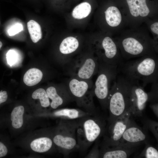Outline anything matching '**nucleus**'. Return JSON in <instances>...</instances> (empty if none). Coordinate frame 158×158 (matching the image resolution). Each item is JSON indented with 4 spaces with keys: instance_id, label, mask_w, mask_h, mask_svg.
I'll list each match as a JSON object with an SVG mask.
<instances>
[{
    "instance_id": "nucleus-1",
    "label": "nucleus",
    "mask_w": 158,
    "mask_h": 158,
    "mask_svg": "<svg viewBox=\"0 0 158 158\" xmlns=\"http://www.w3.org/2000/svg\"><path fill=\"white\" fill-rule=\"evenodd\" d=\"M119 71L133 83H139L141 81L142 86L144 87L148 83L158 81V59L155 57L147 56L122 62L118 66V72Z\"/></svg>"
},
{
    "instance_id": "nucleus-2",
    "label": "nucleus",
    "mask_w": 158,
    "mask_h": 158,
    "mask_svg": "<svg viewBox=\"0 0 158 158\" xmlns=\"http://www.w3.org/2000/svg\"><path fill=\"white\" fill-rule=\"evenodd\" d=\"M133 83L123 75H117L113 81L109 97L108 124L130 112L131 91Z\"/></svg>"
},
{
    "instance_id": "nucleus-3",
    "label": "nucleus",
    "mask_w": 158,
    "mask_h": 158,
    "mask_svg": "<svg viewBox=\"0 0 158 158\" xmlns=\"http://www.w3.org/2000/svg\"><path fill=\"white\" fill-rule=\"evenodd\" d=\"M80 119L76 123V132L78 146L84 150L105 133L106 119L96 112Z\"/></svg>"
},
{
    "instance_id": "nucleus-4",
    "label": "nucleus",
    "mask_w": 158,
    "mask_h": 158,
    "mask_svg": "<svg viewBox=\"0 0 158 158\" xmlns=\"http://www.w3.org/2000/svg\"><path fill=\"white\" fill-rule=\"evenodd\" d=\"M118 66L100 62L99 75L95 83L94 93L99 100L103 109H108L110 84L118 74Z\"/></svg>"
},
{
    "instance_id": "nucleus-5",
    "label": "nucleus",
    "mask_w": 158,
    "mask_h": 158,
    "mask_svg": "<svg viewBox=\"0 0 158 158\" xmlns=\"http://www.w3.org/2000/svg\"><path fill=\"white\" fill-rule=\"evenodd\" d=\"M76 122L63 120L59 133L53 139L54 143L62 153L67 154L78 146L76 128Z\"/></svg>"
},
{
    "instance_id": "nucleus-6",
    "label": "nucleus",
    "mask_w": 158,
    "mask_h": 158,
    "mask_svg": "<svg viewBox=\"0 0 158 158\" xmlns=\"http://www.w3.org/2000/svg\"><path fill=\"white\" fill-rule=\"evenodd\" d=\"M130 112H128L110 123L108 124L105 131L107 135L104 137L103 143L109 145L118 143L125 131L133 119Z\"/></svg>"
},
{
    "instance_id": "nucleus-7",
    "label": "nucleus",
    "mask_w": 158,
    "mask_h": 158,
    "mask_svg": "<svg viewBox=\"0 0 158 158\" xmlns=\"http://www.w3.org/2000/svg\"><path fill=\"white\" fill-rule=\"evenodd\" d=\"M143 145H109L102 142L99 151V157L103 158H128Z\"/></svg>"
},
{
    "instance_id": "nucleus-8",
    "label": "nucleus",
    "mask_w": 158,
    "mask_h": 158,
    "mask_svg": "<svg viewBox=\"0 0 158 158\" xmlns=\"http://www.w3.org/2000/svg\"><path fill=\"white\" fill-rule=\"evenodd\" d=\"M147 135L133 119L125 131L118 144L135 145L148 144Z\"/></svg>"
},
{
    "instance_id": "nucleus-9",
    "label": "nucleus",
    "mask_w": 158,
    "mask_h": 158,
    "mask_svg": "<svg viewBox=\"0 0 158 158\" xmlns=\"http://www.w3.org/2000/svg\"><path fill=\"white\" fill-rule=\"evenodd\" d=\"M139 83H133L132 87L130 111L132 116H142L148 101V95Z\"/></svg>"
},
{
    "instance_id": "nucleus-10",
    "label": "nucleus",
    "mask_w": 158,
    "mask_h": 158,
    "mask_svg": "<svg viewBox=\"0 0 158 158\" xmlns=\"http://www.w3.org/2000/svg\"><path fill=\"white\" fill-rule=\"evenodd\" d=\"M122 44L124 51L131 57L140 55L144 53V45L134 38L128 37L124 39Z\"/></svg>"
},
{
    "instance_id": "nucleus-11",
    "label": "nucleus",
    "mask_w": 158,
    "mask_h": 158,
    "mask_svg": "<svg viewBox=\"0 0 158 158\" xmlns=\"http://www.w3.org/2000/svg\"><path fill=\"white\" fill-rule=\"evenodd\" d=\"M88 85L84 81H79L74 78L72 79L69 83L70 91L75 97L78 99H82L84 97L87 92Z\"/></svg>"
},
{
    "instance_id": "nucleus-12",
    "label": "nucleus",
    "mask_w": 158,
    "mask_h": 158,
    "mask_svg": "<svg viewBox=\"0 0 158 158\" xmlns=\"http://www.w3.org/2000/svg\"><path fill=\"white\" fill-rule=\"evenodd\" d=\"M90 114L86 111H83L80 109L68 108L60 109L53 113L54 116L64 120L80 118Z\"/></svg>"
},
{
    "instance_id": "nucleus-13",
    "label": "nucleus",
    "mask_w": 158,
    "mask_h": 158,
    "mask_svg": "<svg viewBox=\"0 0 158 158\" xmlns=\"http://www.w3.org/2000/svg\"><path fill=\"white\" fill-rule=\"evenodd\" d=\"M97 62L95 59H87L79 70L78 76L83 79H90L97 71Z\"/></svg>"
},
{
    "instance_id": "nucleus-14",
    "label": "nucleus",
    "mask_w": 158,
    "mask_h": 158,
    "mask_svg": "<svg viewBox=\"0 0 158 158\" xmlns=\"http://www.w3.org/2000/svg\"><path fill=\"white\" fill-rule=\"evenodd\" d=\"M42 76L43 73L40 69L35 68H31L25 74L23 82L28 86H33L41 81Z\"/></svg>"
},
{
    "instance_id": "nucleus-15",
    "label": "nucleus",
    "mask_w": 158,
    "mask_h": 158,
    "mask_svg": "<svg viewBox=\"0 0 158 158\" xmlns=\"http://www.w3.org/2000/svg\"><path fill=\"white\" fill-rule=\"evenodd\" d=\"M52 141L49 138L44 137L36 139L31 143L30 147L35 152L42 153L47 152L51 148Z\"/></svg>"
},
{
    "instance_id": "nucleus-16",
    "label": "nucleus",
    "mask_w": 158,
    "mask_h": 158,
    "mask_svg": "<svg viewBox=\"0 0 158 158\" xmlns=\"http://www.w3.org/2000/svg\"><path fill=\"white\" fill-rule=\"evenodd\" d=\"M105 13L106 21L110 26L116 27L120 23L122 19L121 15L117 7L110 6L105 11Z\"/></svg>"
},
{
    "instance_id": "nucleus-17",
    "label": "nucleus",
    "mask_w": 158,
    "mask_h": 158,
    "mask_svg": "<svg viewBox=\"0 0 158 158\" xmlns=\"http://www.w3.org/2000/svg\"><path fill=\"white\" fill-rule=\"evenodd\" d=\"M79 46L77 40L72 37H69L64 39L61 43L59 50L61 53L68 54L75 51Z\"/></svg>"
},
{
    "instance_id": "nucleus-18",
    "label": "nucleus",
    "mask_w": 158,
    "mask_h": 158,
    "mask_svg": "<svg viewBox=\"0 0 158 158\" xmlns=\"http://www.w3.org/2000/svg\"><path fill=\"white\" fill-rule=\"evenodd\" d=\"M91 10V6L88 3L83 2L74 8L72 11V16L75 19H83L88 16Z\"/></svg>"
},
{
    "instance_id": "nucleus-19",
    "label": "nucleus",
    "mask_w": 158,
    "mask_h": 158,
    "mask_svg": "<svg viewBox=\"0 0 158 158\" xmlns=\"http://www.w3.org/2000/svg\"><path fill=\"white\" fill-rule=\"evenodd\" d=\"M27 27L31 39L35 43L42 38V32L40 25L36 21L30 20L27 23Z\"/></svg>"
},
{
    "instance_id": "nucleus-20",
    "label": "nucleus",
    "mask_w": 158,
    "mask_h": 158,
    "mask_svg": "<svg viewBox=\"0 0 158 158\" xmlns=\"http://www.w3.org/2000/svg\"><path fill=\"white\" fill-rule=\"evenodd\" d=\"M24 109L22 106L15 107L12 111L11 115L12 125L15 128H20L23 124V116Z\"/></svg>"
},
{
    "instance_id": "nucleus-21",
    "label": "nucleus",
    "mask_w": 158,
    "mask_h": 158,
    "mask_svg": "<svg viewBox=\"0 0 158 158\" xmlns=\"http://www.w3.org/2000/svg\"><path fill=\"white\" fill-rule=\"evenodd\" d=\"M46 91L49 98L52 100L50 105L52 108L56 109L59 106L63 105L64 101L63 99L58 95L54 87L51 86L49 87Z\"/></svg>"
},
{
    "instance_id": "nucleus-22",
    "label": "nucleus",
    "mask_w": 158,
    "mask_h": 158,
    "mask_svg": "<svg viewBox=\"0 0 158 158\" xmlns=\"http://www.w3.org/2000/svg\"><path fill=\"white\" fill-rule=\"evenodd\" d=\"M32 96L33 99H39L41 106L44 107H48L50 105L46 91L43 88H39L35 90Z\"/></svg>"
},
{
    "instance_id": "nucleus-23",
    "label": "nucleus",
    "mask_w": 158,
    "mask_h": 158,
    "mask_svg": "<svg viewBox=\"0 0 158 158\" xmlns=\"http://www.w3.org/2000/svg\"><path fill=\"white\" fill-rule=\"evenodd\" d=\"M146 145V146L140 155V157L146 158H158L157 150L149 143Z\"/></svg>"
},
{
    "instance_id": "nucleus-24",
    "label": "nucleus",
    "mask_w": 158,
    "mask_h": 158,
    "mask_svg": "<svg viewBox=\"0 0 158 158\" xmlns=\"http://www.w3.org/2000/svg\"><path fill=\"white\" fill-rule=\"evenodd\" d=\"M152 83L150 92L148 93V101L151 104H158V81Z\"/></svg>"
},
{
    "instance_id": "nucleus-25",
    "label": "nucleus",
    "mask_w": 158,
    "mask_h": 158,
    "mask_svg": "<svg viewBox=\"0 0 158 158\" xmlns=\"http://www.w3.org/2000/svg\"><path fill=\"white\" fill-rule=\"evenodd\" d=\"M139 15L142 17H145L149 14L150 11L147 6L146 0H136Z\"/></svg>"
},
{
    "instance_id": "nucleus-26",
    "label": "nucleus",
    "mask_w": 158,
    "mask_h": 158,
    "mask_svg": "<svg viewBox=\"0 0 158 158\" xmlns=\"http://www.w3.org/2000/svg\"><path fill=\"white\" fill-rule=\"evenodd\" d=\"M131 14L134 17L139 16L137 6L136 4V0H126Z\"/></svg>"
},
{
    "instance_id": "nucleus-27",
    "label": "nucleus",
    "mask_w": 158,
    "mask_h": 158,
    "mask_svg": "<svg viewBox=\"0 0 158 158\" xmlns=\"http://www.w3.org/2000/svg\"><path fill=\"white\" fill-rule=\"evenodd\" d=\"M22 25L20 23H16L11 27L8 30L9 36H13L23 30Z\"/></svg>"
},
{
    "instance_id": "nucleus-28",
    "label": "nucleus",
    "mask_w": 158,
    "mask_h": 158,
    "mask_svg": "<svg viewBox=\"0 0 158 158\" xmlns=\"http://www.w3.org/2000/svg\"><path fill=\"white\" fill-rule=\"evenodd\" d=\"M17 56L15 52L13 50H10L6 54V58L8 63L12 65L16 61Z\"/></svg>"
},
{
    "instance_id": "nucleus-29",
    "label": "nucleus",
    "mask_w": 158,
    "mask_h": 158,
    "mask_svg": "<svg viewBox=\"0 0 158 158\" xmlns=\"http://www.w3.org/2000/svg\"><path fill=\"white\" fill-rule=\"evenodd\" d=\"M151 30L155 33L158 34V23L156 22L152 24L150 26Z\"/></svg>"
},
{
    "instance_id": "nucleus-30",
    "label": "nucleus",
    "mask_w": 158,
    "mask_h": 158,
    "mask_svg": "<svg viewBox=\"0 0 158 158\" xmlns=\"http://www.w3.org/2000/svg\"><path fill=\"white\" fill-rule=\"evenodd\" d=\"M150 107L155 114L158 115V104H151Z\"/></svg>"
},
{
    "instance_id": "nucleus-31",
    "label": "nucleus",
    "mask_w": 158,
    "mask_h": 158,
    "mask_svg": "<svg viewBox=\"0 0 158 158\" xmlns=\"http://www.w3.org/2000/svg\"><path fill=\"white\" fill-rule=\"evenodd\" d=\"M2 46V43L0 41V49Z\"/></svg>"
}]
</instances>
